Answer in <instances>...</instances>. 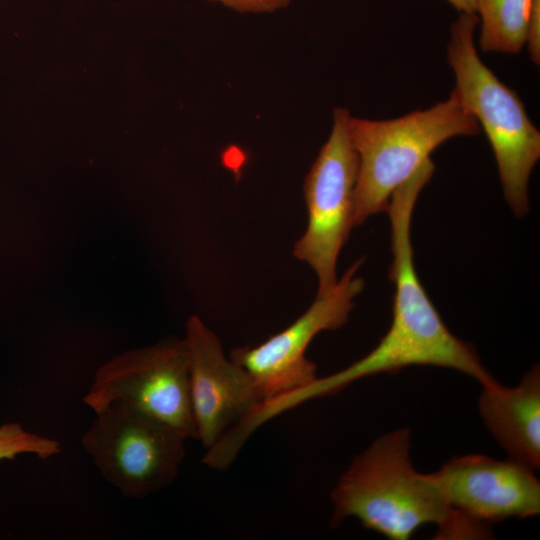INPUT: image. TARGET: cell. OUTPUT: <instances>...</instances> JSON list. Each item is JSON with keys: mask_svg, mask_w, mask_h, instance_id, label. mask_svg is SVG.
I'll list each match as a JSON object with an SVG mask.
<instances>
[{"mask_svg": "<svg viewBox=\"0 0 540 540\" xmlns=\"http://www.w3.org/2000/svg\"><path fill=\"white\" fill-rule=\"evenodd\" d=\"M529 56L540 63V0H532L527 26L526 44Z\"/></svg>", "mask_w": 540, "mask_h": 540, "instance_id": "cell-15", "label": "cell"}, {"mask_svg": "<svg viewBox=\"0 0 540 540\" xmlns=\"http://www.w3.org/2000/svg\"><path fill=\"white\" fill-rule=\"evenodd\" d=\"M411 433L400 428L377 438L356 456L331 492V527L348 517L391 540H408L422 525L437 539H486L488 525L451 509L410 457Z\"/></svg>", "mask_w": 540, "mask_h": 540, "instance_id": "cell-2", "label": "cell"}, {"mask_svg": "<svg viewBox=\"0 0 540 540\" xmlns=\"http://www.w3.org/2000/svg\"><path fill=\"white\" fill-rule=\"evenodd\" d=\"M240 13H269L287 7L292 0H207Z\"/></svg>", "mask_w": 540, "mask_h": 540, "instance_id": "cell-14", "label": "cell"}, {"mask_svg": "<svg viewBox=\"0 0 540 540\" xmlns=\"http://www.w3.org/2000/svg\"><path fill=\"white\" fill-rule=\"evenodd\" d=\"M427 476L451 509L485 525L540 513V482L534 470L509 458L455 456Z\"/></svg>", "mask_w": 540, "mask_h": 540, "instance_id": "cell-9", "label": "cell"}, {"mask_svg": "<svg viewBox=\"0 0 540 540\" xmlns=\"http://www.w3.org/2000/svg\"><path fill=\"white\" fill-rule=\"evenodd\" d=\"M184 338L197 440L207 450L261 401L247 372L226 356L217 335L199 316L187 320Z\"/></svg>", "mask_w": 540, "mask_h": 540, "instance_id": "cell-10", "label": "cell"}, {"mask_svg": "<svg viewBox=\"0 0 540 540\" xmlns=\"http://www.w3.org/2000/svg\"><path fill=\"white\" fill-rule=\"evenodd\" d=\"M480 126L460 103L449 98L390 120L349 117L348 134L358 156L354 226L386 212L392 193L455 136H473Z\"/></svg>", "mask_w": 540, "mask_h": 540, "instance_id": "cell-4", "label": "cell"}, {"mask_svg": "<svg viewBox=\"0 0 540 540\" xmlns=\"http://www.w3.org/2000/svg\"><path fill=\"white\" fill-rule=\"evenodd\" d=\"M362 263L360 259L352 264L329 294L316 297L284 330L259 345L232 350L230 358L247 372L260 403L300 389L317 377L316 364L306 357V350L320 332L338 329L348 321L365 285L356 275Z\"/></svg>", "mask_w": 540, "mask_h": 540, "instance_id": "cell-8", "label": "cell"}, {"mask_svg": "<svg viewBox=\"0 0 540 540\" xmlns=\"http://www.w3.org/2000/svg\"><path fill=\"white\" fill-rule=\"evenodd\" d=\"M434 168L432 160H427L390 197L386 211L391 226L389 278L395 288L391 325L366 356L332 374V381L339 388L365 377L394 374L414 365L457 370L474 378L481 386L497 382L473 346L446 327L414 267L412 215L418 196L433 176Z\"/></svg>", "mask_w": 540, "mask_h": 540, "instance_id": "cell-1", "label": "cell"}, {"mask_svg": "<svg viewBox=\"0 0 540 540\" xmlns=\"http://www.w3.org/2000/svg\"><path fill=\"white\" fill-rule=\"evenodd\" d=\"M482 52L519 53L526 44L532 0H474Z\"/></svg>", "mask_w": 540, "mask_h": 540, "instance_id": "cell-12", "label": "cell"}, {"mask_svg": "<svg viewBox=\"0 0 540 540\" xmlns=\"http://www.w3.org/2000/svg\"><path fill=\"white\" fill-rule=\"evenodd\" d=\"M481 417L496 441L514 460L540 467V369L532 367L514 387L498 381L482 386Z\"/></svg>", "mask_w": 540, "mask_h": 540, "instance_id": "cell-11", "label": "cell"}, {"mask_svg": "<svg viewBox=\"0 0 540 540\" xmlns=\"http://www.w3.org/2000/svg\"><path fill=\"white\" fill-rule=\"evenodd\" d=\"M349 117L347 109H334L330 136L304 183L307 227L295 242L293 255L315 272L316 297L329 294L336 286L338 257L355 227L358 156L348 134Z\"/></svg>", "mask_w": 540, "mask_h": 540, "instance_id": "cell-6", "label": "cell"}, {"mask_svg": "<svg viewBox=\"0 0 540 540\" xmlns=\"http://www.w3.org/2000/svg\"><path fill=\"white\" fill-rule=\"evenodd\" d=\"M116 401L197 440L185 338L170 336L152 346L122 352L100 366L83 402L96 414Z\"/></svg>", "mask_w": 540, "mask_h": 540, "instance_id": "cell-7", "label": "cell"}, {"mask_svg": "<svg viewBox=\"0 0 540 540\" xmlns=\"http://www.w3.org/2000/svg\"><path fill=\"white\" fill-rule=\"evenodd\" d=\"M186 440L161 421L116 401L96 413L81 443L101 475L124 497L141 499L175 480Z\"/></svg>", "mask_w": 540, "mask_h": 540, "instance_id": "cell-5", "label": "cell"}, {"mask_svg": "<svg viewBox=\"0 0 540 540\" xmlns=\"http://www.w3.org/2000/svg\"><path fill=\"white\" fill-rule=\"evenodd\" d=\"M60 451L61 444L57 440L29 432L20 423L0 425V462L14 460L20 454H33L46 460Z\"/></svg>", "mask_w": 540, "mask_h": 540, "instance_id": "cell-13", "label": "cell"}, {"mask_svg": "<svg viewBox=\"0 0 540 540\" xmlns=\"http://www.w3.org/2000/svg\"><path fill=\"white\" fill-rule=\"evenodd\" d=\"M447 1L459 13H475V2H474V0H447Z\"/></svg>", "mask_w": 540, "mask_h": 540, "instance_id": "cell-16", "label": "cell"}, {"mask_svg": "<svg viewBox=\"0 0 540 540\" xmlns=\"http://www.w3.org/2000/svg\"><path fill=\"white\" fill-rule=\"evenodd\" d=\"M475 13L452 23L447 58L455 77L451 94L477 120L494 153L504 197L517 217L529 212V179L540 158V132L517 93L480 59Z\"/></svg>", "mask_w": 540, "mask_h": 540, "instance_id": "cell-3", "label": "cell"}]
</instances>
